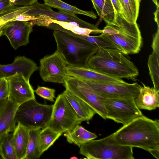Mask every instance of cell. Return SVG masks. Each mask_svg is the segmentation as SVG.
<instances>
[{"instance_id": "cell-23", "label": "cell", "mask_w": 159, "mask_h": 159, "mask_svg": "<svg viewBox=\"0 0 159 159\" xmlns=\"http://www.w3.org/2000/svg\"><path fill=\"white\" fill-rule=\"evenodd\" d=\"M121 8V15L127 21L137 23L141 0H118Z\"/></svg>"}, {"instance_id": "cell-20", "label": "cell", "mask_w": 159, "mask_h": 159, "mask_svg": "<svg viewBox=\"0 0 159 159\" xmlns=\"http://www.w3.org/2000/svg\"><path fill=\"white\" fill-rule=\"evenodd\" d=\"M29 130L18 123L13 132V141L17 159H25L29 139Z\"/></svg>"}, {"instance_id": "cell-5", "label": "cell", "mask_w": 159, "mask_h": 159, "mask_svg": "<svg viewBox=\"0 0 159 159\" xmlns=\"http://www.w3.org/2000/svg\"><path fill=\"white\" fill-rule=\"evenodd\" d=\"M79 153L89 159H134L133 147L117 144L112 134L92 139L80 147Z\"/></svg>"}, {"instance_id": "cell-36", "label": "cell", "mask_w": 159, "mask_h": 159, "mask_svg": "<svg viewBox=\"0 0 159 159\" xmlns=\"http://www.w3.org/2000/svg\"><path fill=\"white\" fill-rule=\"evenodd\" d=\"M11 6L9 0H0V14Z\"/></svg>"}, {"instance_id": "cell-16", "label": "cell", "mask_w": 159, "mask_h": 159, "mask_svg": "<svg viewBox=\"0 0 159 159\" xmlns=\"http://www.w3.org/2000/svg\"><path fill=\"white\" fill-rule=\"evenodd\" d=\"M52 20L46 15H40L31 16L23 14L19 7L11 6L0 14V20L5 24L15 20L25 21L30 22L33 26L37 25L46 27L52 23Z\"/></svg>"}, {"instance_id": "cell-18", "label": "cell", "mask_w": 159, "mask_h": 159, "mask_svg": "<svg viewBox=\"0 0 159 159\" xmlns=\"http://www.w3.org/2000/svg\"><path fill=\"white\" fill-rule=\"evenodd\" d=\"M139 92L134 99L135 103L139 109L154 110L159 107V90L147 86L142 83Z\"/></svg>"}, {"instance_id": "cell-12", "label": "cell", "mask_w": 159, "mask_h": 159, "mask_svg": "<svg viewBox=\"0 0 159 159\" xmlns=\"http://www.w3.org/2000/svg\"><path fill=\"white\" fill-rule=\"evenodd\" d=\"M24 14L31 16L44 15L53 20L59 21L75 22L80 27L93 30L95 31L96 34L100 33L101 30L98 29L96 25L80 19L75 14L61 10L55 12L52 9L51 7L44 4L40 3L38 1L31 5L25 6Z\"/></svg>"}, {"instance_id": "cell-39", "label": "cell", "mask_w": 159, "mask_h": 159, "mask_svg": "<svg viewBox=\"0 0 159 159\" xmlns=\"http://www.w3.org/2000/svg\"><path fill=\"white\" fill-rule=\"evenodd\" d=\"M8 101V98L0 100V116L4 111Z\"/></svg>"}, {"instance_id": "cell-14", "label": "cell", "mask_w": 159, "mask_h": 159, "mask_svg": "<svg viewBox=\"0 0 159 159\" xmlns=\"http://www.w3.org/2000/svg\"><path fill=\"white\" fill-rule=\"evenodd\" d=\"M33 26L31 23L27 21L9 22L2 28V35L7 37L11 46L16 50L29 43V36L33 31Z\"/></svg>"}, {"instance_id": "cell-22", "label": "cell", "mask_w": 159, "mask_h": 159, "mask_svg": "<svg viewBox=\"0 0 159 159\" xmlns=\"http://www.w3.org/2000/svg\"><path fill=\"white\" fill-rule=\"evenodd\" d=\"M64 133L68 142L74 143L79 147L82 144L97 137L95 134L86 129L79 125H76L72 129Z\"/></svg>"}, {"instance_id": "cell-38", "label": "cell", "mask_w": 159, "mask_h": 159, "mask_svg": "<svg viewBox=\"0 0 159 159\" xmlns=\"http://www.w3.org/2000/svg\"><path fill=\"white\" fill-rule=\"evenodd\" d=\"M112 3L115 11V14L116 13H121V8L118 0H111Z\"/></svg>"}, {"instance_id": "cell-4", "label": "cell", "mask_w": 159, "mask_h": 159, "mask_svg": "<svg viewBox=\"0 0 159 159\" xmlns=\"http://www.w3.org/2000/svg\"><path fill=\"white\" fill-rule=\"evenodd\" d=\"M53 34L57 50L63 57L68 66L86 67L89 59L99 49L95 44L64 31L54 30Z\"/></svg>"}, {"instance_id": "cell-43", "label": "cell", "mask_w": 159, "mask_h": 159, "mask_svg": "<svg viewBox=\"0 0 159 159\" xmlns=\"http://www.w3.org/2000/svg\"><path fill=\"white\" fill-rule=\"evenodd\" d=\"M4 25L0 22V29L2 28Z\"/></svg>"}, {"instance_id": "cell-34", "label": "cell", "mask_w": 159, "mask_h": 159, "mask_svg": "<svg viewBox=\"0 0 159 159\" xmlns=\"http://www.w3.org/2000/svg\"><path fill=\"white\" fill-rule=\"evenodd\" d=\"M12 6L22 7L30 6L37 2V0H9Z\"/></svg>"}, {"instance_id": "cell-6", "label": "cell", "mask_w": 159, "mask_h": 159, "mask_svg": "<svg viewBox=\"0 0 159 159\" xmlns=\"http://www.w3.org/2000/svg\"><path fill=\"white\" fill-rule=\"evenodd\" d=\"M53 105L43 104L35 99L18 106L15 115L17 123L29 130L43 129L48 127L52 114Z\"/></svg>"}, {"instance_id": "cell-29", "label": "cell", "mask_w": 159, "mask_h": 159, "mask_svg": "<svg viewBox=\"0 0 159 159\" xmlns=\"http://www.w3.org/2000/svg\"><path fill=\"white\" fill-rule=\"evenodd\" d=\"M0 142L2 159H17L13 132L7 135Z\"/></svg>"}, {"instance_id": "cell-17", "label": "cell", "mask_w": 159, "mask_h": 159, "mask_svg": "<svg viewBox=\"0 0 159 159\" xmlns=\"http://www.w3.org/2000/svg\"><path fill=\"white\" fill-rule=\"evenodd\" d=\"M66 72L69 76L84 80L103 83H123L125 82L121 79L102 74L87 67H75L68 66Z\"/></svg>"}, {"instance_id": "cell-27", "label": "cell", "mask_w": 159, "mask_h": 159, "mask_svg": "<svg viewBox=\"0 0 159 159\" xmlns=\"http://www.w3.org/2000/svg\"><path fill=\"white\" fill-rule=\"evenodd\" d=\"M62 134L48 127L42 129L39 135V147L42 153L51 147Z\"/></svg>"}, {"instance_id": "cell-13", "label": "cell", "mask_w": 159, "mask_h": 159, "mask_svg": "<svg viewBox=\"0 0 159 159\" xmlns=\"http://www.w3.org/2000/svg\"><path fill=\"white\" fill-rule=\"evenodd\" d=\"M8 86V99L18 105L29 100L35 99L34 90L21 74L16 73L6 78Z\"/></svg>"}, {"instance_id": "cell-35", "label": "cell", "mask_w": 159, "mask_h": 159, "mask_svg": "<svg viewBox=\"0 0 159 159\" xmlns=\"http://www.w3.org/2000/svg\"><path fill=\"white\" fill-rule=\"evenodd\" d=\"M152 47L153 51L159 52V27H157V32L153 36Z\"/></svg>"}, {"instance_id": "cell-2", "label": "cell", "mask_w": 159, "mask_h": 159, "mask_svg": "<svg viewBox=\"0 0 159 159\" xmlns=\"http://www.w3.org/2000/svg\"><path fill=\"white\" fill-rule=\"evenodd\" d=\"M86 67L118 78L134 79L139 74L137 67L120 51L99 48L88 61Z\"/></svg>"}, {"instance_id": "cell-31", "label": "cell", "mask_w": 159, "mask_h": 159, "mask_svg": "<svg viewBox=\"0 0 159 159\" xmlns=\"http://www.w3.org/2000/svg\"><path fill=\"white\" fill-rule=\"evenodd\" d=\"M52 23L57 24L64 29L70 30L76 34L89 35L91 33L96 34L95 31L88 28L80 27L78 24L75 22H68L53 20Z\"/></svg>"}, {"instance_id": "cell-19", "label": "cell", "mask_w": 159, "mask_h": 159, "mask_svg": "<svg viewBox=\"0 0 159 159\" xmlns=\"http://www.w3.org/2000/svg\"><path fill=\"white\" fill-rule=\"evenodd\" d=\"M18 105L8 99L0 116V142L8 134L13 132L17 123L15 115Z\"/></svg>"}, {"instance_id": "cell-41", "label": "cell", "mask_w": 159, "mask_h": 159, "mask_svg": "<svg viewBox=\"0 0 159 159\" xmlns=\"http://www.w3.org/2000/svg\"><path fill=\"white\" fill-rule=\"evenodd\" d=\"M156 6V7H159L158 0H152Z\"/></svg>"}, {"instance_id": "cell-3", "label": "cell", "mask_w": 159, "mask_h": 159, "mask_svg": "<svg viewBox=\"0 0 159 159\" xmlns=\"http://www.w3.org/2000/svg\"><path fill=\"white\" fill-rule=\"evenodd\" d=\"M100 33L124 54H137L140 50L142 38L137 24L128 22L120 13L115 14L113 21L107 24Z\"/></svg>"}, {"instance_id": "cell-11", "label": "cell", "mask_w": 159, "mask_h": 159, "mask_svg": "<svg viewBox=\"0 0 159 159\" xmlns=\"http://www.w3.org/2000/svg\"><path fill=\"white\" fill-rule=\"evenodd\" d=\"M83 80L97 93L104 98L135 99L138 95L141 87L136 82L103 83Z\"/></svg>"}, {"instance_id": "cell-8", "label": "cell", "mask_w": 159, "mask_h": 159, "mask_svg": "<svg viewBox=\"0 0 159 159\" xmlns=\"http://www.w3.org/2000/svg\"><path fill=\"white\" fill-rule=\"evenodd\" d=\"M107 119L123 125L143 115L133 98H105L103 101Z\"/></svg>"}, {"instance_id": "cell-21", "label": "cell", "mask_w": 159, "mask_h": 159, "mask_svg": "<svg viewBox=\"0 0 159 159\" xmlns=\"http://www.w3.org/2000/svg\"><path fill=\"white\" fill-rule=\"evenodd\" d=\"M62 93L83 121L91 120L96 114L88 105L68 90L66 89Z\"/></svg>"}, {"instance_id": "cell-44", "label": "cell", "mask_w": 159, "mask_h": 159, "mask_svg": "<svg viewBox=\"0 0 159 159\" xmlns=\"http://www.w3.org/2000/svg\"><path fill=\"white\" fill-rule=\"evenodd\" d=\"M2 159L1 156V152L0 148V159Z\"/></svg>"}, {"instance_id": "cell-7", "label": "cell", "mask_w": 159, "mask_h": 159, "mask_svg": "<svg viewBox=\"0 0 159 159\" xmlns=\"http://www.w3.org/2000/svg\"><path fill=\"white\" fill-rule=\"evenodd\" d=\"M83 121L63 94L58 95L53 105L52 116L48 127L62 134L71 130Z\"/></svg>"}, {"instance_id": "cell-10", "label": "cell", "mask_w": 159, "mask_h": 159, "mask_svg": "<svg viewBox=\"0 0 159 159\" xmlns=\"http://www.w3.org/2000/svg\"><path fill=\"white\" fill-rule=\"evenodd\" d=\"M67 66L63 57L57 50L52 54L40 59V75L44 82L63 84L68 76L66 72Z\"/></svg>"}, {"instance_id": "cell-25", "label": "cell", "mask_w": 159, "mask_h": 159, "mask_svg": "<svg viewBox=\"0 0 159 159\" xmlns=\"http://www.w3.org/2000/svg\"><path fill=\"white\" fill-rule=\"evenodd\" d=\"M44 4L51 7L57 8L59 10L73 14H80L86 16L94 19L97 15L93 11H84L68 4L61 0H44Z\"/></svg>"}, {"instance_id": "cell-26", "label": "cell", "mask_w": 159, "mask_h": 159, "mask_svg": "<svg viewBox=\"0 0 159 159\" xmlns=\"http://www.w3.org/2000/svg\"><path fill=\"white\" fill-rule=\"evenodd\" d=\"M42 129L29 130V136L25 159H37L42 154L40 148L39 135Z\"/></svg>"}, {"instance_id": "cell-30", "label": "cell", "mask_w": 159, "mask_h": 159, "mask_svg": "<svg viewBox=\"0 0 159 159\" xmlns=\"http://www.w3.org/2000/svg\"><path fill=\"white\" fill-rule=\"evenodd\" d=\"M80 38L95 44L99 49H112L119 50L115 45L104 37L102 34L98 36L81 35Z\"/></svg>"}, {"instance_id": "cell-15", "label": "cell", "mask_w": 159, "mask_h": 159, "mask_svg": "<svg viewBox=\"0 0 159 159\" xmlns=\"http://www.w3.org/2000/svg\"><path fill=\"white\" fill-rule=\"evenodd\" d=\"M38 68L37 64L31 59L24 56H17L11 64H0V73L5 78L16 73L21 74L29 80L31 75Z\"/></svg>"}, {"instance_id": "cell-33", "label": "cell", "mask_w": 159, "mask_h": 159, "mask_svg": "<svg viewBox=\"0 0 159 159\" xmlns=\"http://www.w3.org/2000/svg\"><path fill=\"white\" fill-rule=\"evenodd\" d=\"M9 89L7 80L6 78H2L0 82V100L8 98Z\"/></svg>"}, {"instance_id": "cell-32", "label": "cell", "mask_w": 159, "mask_h": 159, "mask_svg": "<svg viewBox=\"0 0 159 159\" xmlns=\"http://www.w3.org/2000/svg\"><path fill=\"white\" fill-rule=\"evenodd\" d=\"M56 90L54 89L38 86L34 92L43 98L51 102H54Z\"/></svg>"}, {"instance_id": "cell-37", "label": "cell", "mask_w": 159, "mask_h": 159, "mask_svg": "<svg viewBox=\"0 0 159 159\" xmlns=\"http://www.w3.org/2000/svg\"><path fill=\"white\" fill-rule=\"evenodd\" d=\"M148 152L155 158L159 159V144L151 148Z\"/></svg>"}, {"instance_id": "cell-45", "label": "cell", "mask_w": 159, "mask_h": 159, "mask_svg": "<svg viewBox=\"0 0 159 159\" xmlns=\"http://www.w3.org/2000/svg\"><path fill=\"white\" fill-rule=\"evenodd\" d=\"M2 79H0V82L1 80Z\"/></svg>"}, {"instance_id": "cell-9", "label": "cell", "mask_w": 159, "mask_h": 159, "mask_svg": "<svg viewBox=\"0 0 159 159\" xmlns=\"http://www.w3.org/2000/svg\"><path fill=\"white\" fill-rule=\"evenodd\" d=\"M66 89L88 105L104 120L107 119L103 98L95 92L83 80L68 76L63 84Z\"/></svg>"}, {"instance_id": "cell-28", "label": "cell", "mask_w": 159, "mask_h": 159, "mask_svg": "<svg viewBox=\"0 0 159 159\" xmlns=\"http://www.w3.org/2000/svg\"><path fill=\"white\" fill-rule=\"evenodd\" d=\"M159 52L152 51L149 56L148 65L153 88L159 90Z\"/></svg>"}, {"instance_id": "cell-40", "label": "cell", "mask_w": 159, "mask_h": 159, "mask_svg": "<svg viewBox=\"0 0 159 159\" xmlns=\"http://www.w3.org/2000/svg\"><path fill=\"white\" fill-rule=\"evenodd\" d=\"M156 9L154 13V20L157 24V27H159V7H156Z\"/></svg>"}, {"instance_id": "cell-42", "label": "cell", "mask_w": 159, "mask_h": 159, "mask_svg": "<svg viewBox=\"0 0 159 159\" xmlns=\"http://www.w3.org/2000/svg\"><path fill=\"white\" fill-rule=\"evenodd\" d=\"M5 76L2 74L0 73V79L3 78H5Z\"/></svg>"}, {"instance_id": "cell-1", "label": "cell", "mask_w": 159, "mask_h": 159, "mask_svg": "<svg viewBox=\"0 0 159 159\" xmlns=\"http://www.w3.org/2000/svg\"><path fill=\"white\" fill-rule=\"evenodd\" d=\"M112 134L113 140L117 144L148 152L159 144V120L143 115L123 125Z\"/></svg>"}, {"instance_id": "cell-24", "label": "cell", "mask_w": 159, "mask_h": 159, "mask_svg": "<svg viewBox=\"0 0 159 159\" xmlns=\"http://www.w3.org/2000/svg\"><path fill=\"white\" fill-rule=\"evenodd\" d=\"M94 8L100 19L107 24L114 20L115 11L111 0H91Z\"/></svg>"}]
</instances>
